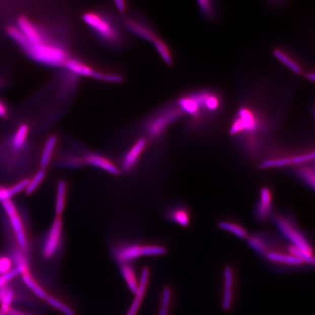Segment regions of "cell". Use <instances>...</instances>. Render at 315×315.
Returning <instances> with one entry per match:
<instances>
[{"mask_svg":"<svg viewBox=\"0 0 315 315\" xmlns=\"http://www.w3.org/2000/svg\"><path fill=\"white\" fill-rule=\"evenodd\" d=\"M29 132V127L27 124H21L18 128L12 139V146L15 150L22 149L26 144Z\"/></svg>","mask_w":315,"mask_h":315,"instance_id":"cell-21","label":"cell"},{"mask_svg":"<svg viewBox=\"0 0 315 315\" xmlns=\"http://www.w3.org/2000/svg\"><path fill=\"white\" fill-rule=\"evenodd\" d=\"M183 114L179 108H169L152 118L147 123V133L151 137H158L163 134L170 124L179 119Z\"/></svg>","mask_w":315,"mask_h":315,"instance_id":"cell-4","label":"cell"},{"mask_svg":"<svg viewBox=\"0 0 315 315\" xmlns=\"http://www.w3.org/2000/svg\"><path fill=\"white\" fill-rule=\"evenodd\" d=\"M314 152L294 155V156H286L279 158H271L263 161L260 164L261 169H273V168L285 167V166H293V165L304 164L314 160Z\"/></svg>","mask_w":315,"mask_h":315,"instance_id":"cell-9","label":"cell"},{"mask_svg":"<svg viewBox=\"0 0 315 315\" xmlns=\"http://www.w3.org/2000/svg\"><path fill=\"white\" fill-rule=\"evenodd\" d=\"M63 66L67 71L78 76L93 78L96 72V70L93 69L89 65L76 58H68L63 64Z\"/></svg>","mask_w":315,"mask_h":315,"instance_id":"cell-17","label":"cell"},{"mask_svg":"<svg viewBox=\"0 0 315 315\" xmlns=\"http://www.w3.org/2000/svg\"><path fill=\"white\" fill-rule=\"evenodd\" d=\"M247 240H248L249 246L253 251L257 252L258 254L266 256V255L269 253L267 243L260 236H256V235L249 236Z\"/></svg>","mask_w":315,"mask_h":315,"instance_id":"cell-25","label":"cell"},{"mask_svg":"<svg viewBox=\"0 0 315 315\" xmlns=\"http://www.w3.org/2000/svg\"><path fill=\"white\" fill-rule=\"evenodd\" d=\"M274 55L279 61L286 65L287 67L289 68L293 73L297 75L302 74L303 70L299 64L295 60H293V58H292L291 56H288L287 53H285L280 49H275Z\"/></svg>","mask_w":315,"mask_h":315,"instance_id":"cell-22","label":"cell"},{"mask_svg":"<svg viewBox=\"0 0 315 315\" xmlns=\"http://www.w3.org/2000/svg\"><path fill=\"white\" fill-rule=\"evenodd\" d=\"M18 29L24 35L26 39V44L22 49L29 46H34L47 41L43 30L25 16H19L18 18Z\"/></svg>","mask_w":315,"mask_h":315,"instance_id":"cell-8","label":"cell"},{"mask_svg":"<svg viewBox=\"0 0 315 315\" xmlns=\"http://www.w3.org/2000/svg\"><path fill=\"white\" fill-rule=\"evenodd\" d=\"M124 26L128 31L145 41L153 43L158 38L156 33L153 30L135 20L130 19V18L125 20Z\"/></svg>","mask_w":315,"mask_h":315,"instance_id":"cell-14","label":"cell"},{"mask_svg":"<svg viewBox=\"0 0 315 315\" xmlns=\"http://www.w3.org/2000/svg\"><path fill=\"white\" fill-rule=\"evenodd\" d=\"M46 301L50 306L58 310L60 312L63 313L64 315H76V312L73 311L71 308L69 307L67 305L64 304L59 300L56 299V298L48 295L46 298Z\"/></svg>","mask_w":315,"mask_h":315,"instance_id":"cell-30","label":"cell"},{"mask_svg":"<svg viewBox=\"0 0 315 315\" xmlns=\"http://www.w3.org/2000/svg\"><path fill=\"white\" fill-rule=\"evenodd\" d=\"M115 5L117 10L121 13H124L127 9V5H126V2L123 1V0H116L115 1Z\"/></svg>","mask_w":315,"mask_h":315,"instance_id":"cell-38","label":"cell"},{"mask_svg":"<svg viewBox=\"0 0 315 315\" xmlns=\"http://www.w3.org/2000/svg\"><path fill=\"white\" fill-rule=\"evenodd\" d=\"M56 143H57V138L54 135L49 136L47 139L41 156V165L42 169H46L47 166L49 164L53 152L56 148Z\"/></svg>","mask_w":315,"mask_h":315,"instance_id":"cell-20","label":"cell"},{"mask_svg":"<svg viewBox=\"0 0 315 315\" xmlns=\"http://www.w3.org/2000/svg\"><path fill=\"white\" fill-rule=\"evenodd\" d=\"M172 293L171 288L165 287L161 294V305L158 315H169L171 306Z\"/></svg>","mask_w":315,"mask_h":315,"instance_id":"cell-29","label":"cell"},{"mask_svg":"<svg viewBox=\"0 0 315 315\" xmlns=\"http://www.w3.org/2000/svg\"><path fill=\"white\" fill-rule=\"evenodd\" d=\"M85 162L87 164L91 165L95 167L99 168L113 175L119 174V169L112 161H110L101 155L91 153L88 154L84 158Z\"/></svg>","mask_w":315,"mask_h":315,"instance_id":"cell-16","label":"cell"},{"mask_svg":"<svg viewBox=\"0 0 315 315\" xmlns=\"http://www.w3.org/2000/svg\"><path fill=\"white\" fill-rule=\"evenodd\" d=\"M29 180H23L17 184L7 188H0V201L3 200L11 199V197L15 195L18 194L23 190H26V187L29 184Z\"/></svg>","mask_w":315,"mask_h":315,"instance_id":"cell-23","label":"cell"},{"mask_svg":"<svg viewBox=\"0 0 315 315\" xmlns=\"http://www.w3.org/2000/svg\"><path fill=\"white\" fill-rule=\"evenodd\" d=\"M266 258L269 261L288 266H301L304 262L302 260L293 256L290 253H278V252H269L266 255Z\"/></svg>","mask_w":315,"mask_h":315,"instance_id":"cell-18","label":"cell"},{"mask_svg":"<svg viewBox=\"0 0 315 315\" xmlns=\"http://www.w3.org/2000/svg\"><path fill=\"white\" fill-rule=\"evenodd\" d=\"M166 248L161 246H143L131 245L125 247L117 253L118 262L123 263L133 261L141 256H162L166 253Z\"/></svg>","mask_w":315,"mask_h":315,"instance_id":"cell-6","label":"cell"},{"mask_svg":"<svg viewBox=\"0 0 315 315\" xmlns=\"http://www.w3.org/2000/svg\"><path fill=\"white\" fill-rule=\"evenodd\" d=\"M153 43L156 51L162 58L165 64L168 66H171L173 64L172 56H171V53L170 52L167 45L165 43L164 41L158 38Z\"/></svg>","mask_w":315,"mask_h":315,"instance_id":"cell-26","label":"cell"},{"mask_svg":"<svg viewBox=\"0 0 315 315\" xmlns=\"http://www.w3.org/2000/svg\"><path fill=\"white\" fill-rule=\"evenodd\" d=\"M23 279L26 286L31 290L33 293H35V295L38 296V297L42 298V299L46 300L48 297V294L46 293V291L40 286V285L37 283L34 279H33L31 275L29 274V271L27 272L23 273Z\"/></svg>","mask_w":315,"mask_h":315,"instance_id":"cell-24","label":"cell"},{"mask_svg":"<svg viewBox=\"0 0 315 315\" xmlns=\"http://www.w3.org/2000/svg\"><path fill=\"white\" fill-rule=\"evenodd\" d=\"M66 189V183L63 181H60L58 184L56 201V213L58 217H61L64 212Z\"/></svg>","mask_w":315,"mask_h":315,"instance_id":"cell-27","label":"cell"},{"mask_svg":"<svg viewBox=\"0 0 315 315\" xmlns=\"http://www.w3.org/2000/svg\"><path fill=\"white\" fill-rule=\"evenodd\" d=\"M259 127L260 120L256 113L249 108H242L233 119L229 133L233 136L243 133H253L258 131Z\"/></svg>","mask_w":315,"mask_h":315,"instance_id":"cell-5","label":"cell"},{"mask_svg":"<svg viewBox=\"0 0 315 315\" xmlns=\"http://www.w3.org/2000/svg\"><path fill=\"white\" fill-rule=\"evenodd\" d=\"M171 219L175 222V223L179 224L180 226H183V227H188L190 224V216L188 214V211L184 209H175L171 213Z\"/></svg>","mask_w":315,"mask_h":315,"instance_id":"cell-32","label":"cell"},{"mask_svg":"<svg viewBox=\"0 0 315 315\" xmlns=\"http://www.w3.org/2000/svg\"><path fill=\"white\" fill-rule=\"evenodd\" d=\"M8 109H7V107L3 101H0V117L2 118H6V117L8 116Z\"/></svg>","mask_w":315,"mask_h":315,"instance_id":"cell-39","label":"cell"},{"mask_svg":"<svg viewBox=\"0 0 315 315\" xmlns=\"http://www.w3.org/2000/svg\"><path fill=\"white\" fill-rule=\"evenodd\" d=\"M305 77L307 78L309 81L311 82H314L315 80V76L314 73H307V74L305 75Z\"/></svg>","mask_w":315,"mask_h":315,"instance_id":"cell-41","label":"cell"},{"mask_svg":"<svg viewBox=\"0 0 315 315\" xmlns=\"http://www.w3.org/2000/svg\"><path fill=\"white\" fill-rule=\"evenodd\" d=\"M121 273H122L123 278H124L126 283H127L130 291L132 292V293H136V291H137L139 284H138L137 281H136V278L135 276L132 268L128 266V265H123L122 267H121Z\"/></svg>","mask_w":315,"mask_h":315,"instance_id":"cell-28","label":"cell"},{"mask_svg":"<svg viewBox=\"0 0 315 315\" xmlns=\"http://www.w3.org/2000/svg\"><path fill=\"white\" fill-rule=\"evenodd\" d=\"M149 269L147 267L143 268L141 273V278H140L138 290L136 293H135L134 300L133 301L132 304H131V307H130L126 315H136V313H137L140 305L143 302L145 294H146L148 280H149Z\"/></svg>","mask_w":315,"mask_h":315,"instance_id":"cell-12","label":"cell"},{"mask_svg":"<svg viewBox=\"0 0 315 315\" xmlns=\"http://www.w3.org/2000/svg\"><path fill=\"white\" fill-rule=\"evenodd\" d=\"M275 223L276 227L283 233V236L288 241H291V245L296 247L301 251L309 254H313V250L306 238L303 233L296 227L294 224L286 217L278 215L275 217Z\"/></svg>","mask_w":315,"mask_h":315,"instance_id":"cell-3","label":"cell"},{"mask_svg":"<svg viewBox=\"0 0 315 315\" xmlns=\"http://www.w3.org/2000/svg\"><path fill=\"white\" fill-rule=\"evenodd\" d=\"M147 146V139L146 138H140L134 146L131 147V149L128 151L125 156L123 161V169L125 171H128L136 164V161L139 159L143 152L146 149Z\"/></svg>","mask_w":315,"mask_h":315,"instance_id":"cell-15","label":"cell"},{"mask_svg":"<svg viewBox=\"0 0 315 315\" xmlns=\"http://www.w3.org/2000/svg\"><path fill=\"white\" fill-rule=\"evenodd\" d=\"M62 230V220L61 217H56L47 237L46 244L43 248V256L46 258H51L57 251Z\"/></svg>","mask_w":315,"mask_h":315,"instance_id":"cell-11","label":"cell"},{"mask_svg":"<svg viewBox=\"0 0 315 315\" xmlns=\"http://www.w3.org/2000/svg\"><path fill=\"white\" fill-rule=\"evenodd\" d=\"M45 177H46V169L41 168V170H39L34 175V178L29 181V184L25 190L26 194L30 195L34 193L35 190L41 185L42 181L44 180Z\"/></svg>","mask_w":315,"mask_h":315,"instance_id":"cell-33","label":"cell"},{"mask_svg":"<svg viewBox=\"0 0 315 315\" xmlns=\"http://www.w3.org/2000/svg\"><path fill=\"white\" fill-rule=\"evenodd\" d=\"M218 226L221 230L231 233L240 239H247L249 236L247 230L237 223H231V222L228 221H221L218 223Z\"/></svg>","mask_w":315,"mask_h":315,"instance_id":"cell-19","label":"cell"},{"mask_svg":"<svg viewBox=\"0 0 315 315\" xmlns=\"http://www.w3.org/2000/svg\"><path fill=\"white\" fill-rule=\"evenodd\" d=\"M83 22L99 35L101 39L115 43L119 38L118 30L104 16L96 12H86L82 16Z\"/></svg>","mask_w":315,"mask_h":315,"instance_id":"cell-2","label":"cell"},{"mask_svg":"<svg viewBox=\"0 0 315 315\" xmlns=\"http://www.w3.org/2000/svg\"><path fill=\"white\" fill-rule=\"evenodd\" d=\"M272 205V193L269 188H261L260 192V200L257 206V218L260 221L263 222L268 219L271 213Z\"/></svg>","mask_w":315,"mask_h":315,"instance_id":"cell-13","label":"cell"},{"mask_svg":"<svg viewBox=\"0 0 315 315\" xmlns=\"http://www.w3.org/2000/svg\"><path fill=\"white\" fill-rule=\"evenodd\" d=\"M18 274H21V271L18 268H15L6 274L0 275V288L7 286L11 280L14 279Z\"/></svg>","mask_w":315,"mask_h":315,"instance_id":"cell-35","label":"cell"},{"mask_svg":"<svg viewBox=\"0 0 315 315\" xmlns=\"http://www.w3.org/2000/svg\"><path fill=\"white\" fill-rule=\"evenodd\" d=\"M101 81L110 83H121L123 81V77L115 73H103Z\"/></svg>","mask_w":315,"mask_h":315,"instance_id":"cell-37","label":"cell"},{"mask_svg":"<svg viewBox=\"0 0 315 315\" xmlns=\"http://www.w3.org/2000/svg\"><path fill=\"white\" fill-rule=\"evenodd\" d=\"M197 3L200 11L202 12L205 17L209 18L214 17V8H213L211 2L202 0V1H198Z\"/></svg>","mask_w":315,"mask_h":315,"instance_id":"cell-34","label":"cell"},{"mask_svg":"<svg viewBox=\"0 0 315 315\" xmlns=\"http://www.w3.org/2000/svg\"><path fill=\"white\" fill-rule=\"evenodd\" d=\"M1 203L3 209H5L9 218L18 245L21 249H25L27 246V239H26L22 221L18 216L16 206L11 199L3 200L1 201Z\"/></svg>","mask_w":315,"mask_h":315,"instance_id":"cell-7","label":"cell"},{"mask_svg":"<svg viewBox=\"0 0 315 315\" xmlns=\"http://www.w3.org/2000/svg\"><path fill=\"white\" fill-rule=\"evenodd\" d=\"M23 51L37 62L48 66H63L69 58L65 48L48 41L34 46H27Z\"/></svg>","mask_w":315,"mask_h":315,"instance_id":"cell-1","label":"cell"},{"mask_svg":"<svg viewBox=\"0 0 315 315\" xmlns=\"http://www.w3.org/2000/svg\"><path fill=\"white\" fill-rule=\"evenodd\" d=\"M223 290L222 297V308L229 311L233 309L234 303V275L233 269L226 266L223 271Z\"/></svg>","mask_w":315,"mask_h":315,"instance_id":"cell-10","label":"cell"},{"mask_svg":"<svg viewBox=\"0 0 315 315\" xmlns=\"http://www.w3.org/2000/svg\"><path fill=\"white\" fill-rule=\"evenodd\" d=\"M7 315H30L27 313L23 312V311H20V310L14 309V308H10L9 310L7 313Z\"/></svg>","mask_w":315,"mask_h":315,"instance_id":"cell-40","label":"cell"},{"mask_svg":"<svg viewBox=\"0 0 315 315\" xmlns=\"http://www.w3.org/2000/svg\"><path fill=\"white\" fill-rule=\"evenodd\" d=\"M13 261L6 256H0V275L6 274L12 270Z\"/></svg>","mask_w":315,"mask_h":315,"instance_id":"cell-36","label":"cell"},{"mask_svg":"<svg viewBox=\"0 0 315 315\" xmlns=\"http://www.w3.org/2000/svg\"><path fill=\"white\" fill-rule=\"evenodd\" d=\"M298 175L301 177L306 184L311 188L314 189V171L312 168L308 166H302L298 169Z\"/></svg>","mask_w":315,"mask_h":315,"instance_id":"cell-31","label":"cell"}]
</instances>
